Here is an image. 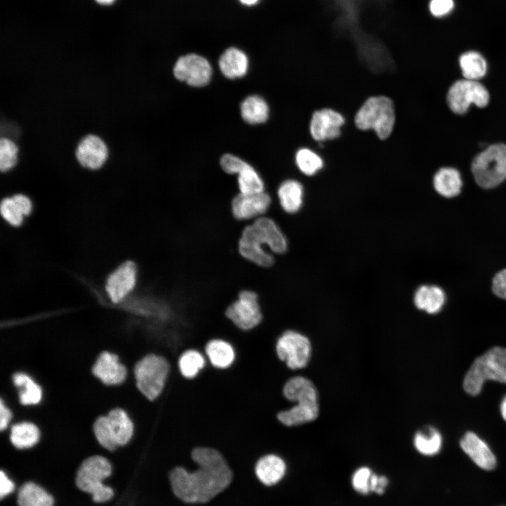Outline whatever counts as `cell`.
<instances>
[{
  "instance_id": "cell-1",
  "label": "cell",
  "mask_w": 506,
  "mask_h": 506,
  "mask_svg": "<svg viewBox=\"0 0 506 506\" xmlns=\"http://www.w3.org/2000/svg\"><path fill=\"white\" fill-rule=\"evenodd\" d=\"M193 470L174 467L169 473L171 490L186 503H205L231 484L233 472L223 454L209 446H197L191 452Z\"/></svg>"
},
{
  "instance_id": "cell-2",
  "label": "cell",
  "mask_w": 506,
  "mask_h": 506,
  "mask_svg": "<svg viewBox=\"0 0 506 506\" xmlns=\"http://www.w3.org/2000/svg\"><path fill=\"white\" fill-rule=\"evenodd\" d=\"M289 240L280 223L265 215L246 223L242 229L238 252L249 263L261 268L274 265L277 256L287 253Z\"/></svg>"
},
{
  "instance_id": "cell-3",
  "label": "cell",
  "mask_w": 506,
  "mask_h": 506,
  "mask_svg": "<svg viewBox=\"0 0 506 506\" xmlns=\"http://www.w3.org/2000/svg\"><path fill=\"white\" fill-rule=\"evenodd\" d=\"M353 122L362 131H373L380 140L389 138L396 123V110L391 98L375 95L367 98L356 110Z\"/></svg>"
},
{
  "instance_id": "cell-4",
  "label": "cell",
  "mask_w": 506,
  "mask_h": 506,
  "mask_svg": "<svg viewBox=\"0 0 506 506\" xmlns=\"http://www.w3.org/2000/svg\"><path fill=\"white\" fill-rule=\"evenodd\" d=\"M486 380L506 384V347L493 346L475 358L464 377L462 387L467 394L476 396Z\"/></svg>"
},
{
  "instance_id": "cell-5",
  "label": "cell",
  "mask_w": 506,
  "mask_h": 506,
  "mask_svg": "<svg viewBox=\"0 0 506 506\" xmlns=\"http://www.w3.org/2000/svg\"><path fill=\"white\" fill-rule=\"evenodd\" d=\"M171 369L166 357L155 353H147L134 365L135 387L145 398L153 401L164 391Z\"/></svg>"
},
{
  "instance_id": "cell-6",
  "label": "cell",
  "mask_w": 506,
  "mask_h": 506,
  "mask_svg": "<svg viewBox=\"0 0 506 506\" xmlns=\"http://www.w3.org/2000/svg\"><path fill=\"white\" fill-rule=\"evenodd\" d=\"M112 465L101 455H93L81 464L76 476V484L83 491L91 495L96 502H104L112 498L113 490L103 481L110 476Z\"/></svg>"
},
{
  "instance_id": "cell-7",
  "label": "cell",
  "mask_w": 506,
  "mask_h": 506,
  "mask_svg": "<svg viewBox=\"0 0 506 506\" xmlns=\"http://www.w3.org/2000/svg\"><path fill=\"white\" fill-rule=\"evenodd\" d=\"M476 183L483 188L498 186L506 179V145H491L478 154L472 163Z\"/></svg>"
},
{
  "instance_id": "cell-8",
  "label": "cell",
  "mask_w": 506,
  "mask_h": 506,
  "mask_svg": "<svg viewBox=\"0 0 506 506\" xmlns=\"http://www.w3.org/2000/svg\"><path fill=\"white\" fill-rule=\"evenodd\" d=\"M311 344L303 333L294 330H285L277 339L275 352L278 359L292 371L304 368L311 356Z\"/></svg>"
},
{
  "instance_id": "cell-9",
  "label": "cell",
  "mask_w": 506,
  "mask_h": 506,
  "mask_svg": "<svg viewBox=\"0 0 506 506\" xmlns=\"http://www.w3.org/2000/svg\"><path fill=\"white\" fill-rule=\"evenodd\" d=\"M226 316L238 329L252 330L263 320V311L258 293L251 289L240 290L235 299L227 306Z\"/></svg>"
},
{
  "instance_id": "cell-10",
  "label": "cell",
  "mask_w": 506,
  "mask_h": 506,
  "mask_svg": "<svg viewBox=\"0 0 506 506\" xmlns=\"http://www.w3.org/2000/svg\"><path fill=\"white\" fill-rule=\"evenodd\" d=\"M489 99V93L481 83L467 79L454 82L447 93L450 109L458 115L465 113L472 103L484 108L488 105Z\"/></svg>"
},
{
  "instance_id": "cell-11",
  "label": "cell",
  "mask_w": 506,
  "mask_h": 506,
  "mask_svg": "<svg viewBox=\"0 0 506 506\" xmlns=\"http://www.w3.org/2000/svg\"><path fill=\"white\" fill-rule=\"evenodd\" d=\"M346 121L345 115L334 108L317 109L313 112L309 120L310 136L316 143L337 140L342 136Z\"/></svg>"
},
{
  "instance_id": "cell-12",
  "label": "cell",
  "mask_w": 506,
  "mask_h": 506,
  "mask_svg": "<svg viewBox=\"0 0 506 506\" xmlns=\"http://www.w3.org/2000/svg\"><path fill=\"white\" fill-rule=\"evenodd\" d=\"M274 200L267 190L254 194L238 193L231 202V212L238 221L247 223L267 215Z\"/></svg>"
},
{
  "instance_id": "cell-13",
  "label": "cell",
  "mask_w": 506,
  "mask_h": 506,
  "mask_svg": "<svg viewBox=\"0 0 506 506\" xmlns=\"http://www.w3.org/2000/svg\"><path fill=\"white\" fill-rule=\"evenodd\" d=\"M173 73L177 79L191 86L202 87L209 82L212 68L203 56L189 53L179 58L174 66Z\"/></svg>"
},
{
  "instance_id": "cell-14",
  "label": "cell",
  "mask_w": 506,
  "mask_h": 506,
  "mask_svg": "<svg viewBox=\"0 0 506 506\" xmlns=\"http://www.w3.org/2000/svg\"><path fill=\"white\" fill-rule=\"evenodd\" d=\"M74 154L80 167L90 171H98L107 162L109 148L100 136L88 134L79 141Z\"/></svg>"
},
{
  "instance_id": "cell-15",
  "label": "cell",
  "mask_w": 506,
  "mask_h": 506,
  "mask_svg": "<svg viewBox=\"0 0 506 506\" xmlns=\"http://www.w3.org/2000/svg\"><path fill=\"white\" fill-rule=\"evenodd\" d=\"M95 377L106 386H117L124 382L127 368L116 353L103 351L97 356L91 368Z\"/></svg>"
},
{
  "instance_id": "cell-16",
  "label": "cell",
  "mask_w": 506,
  "mask_h": 506,
  "mask_svg": "<svg viewBox=\"0 0 506 506\" xmlns=\"http://www.w3.org/2000/svg\"><path fill=\"white\" fill-rule=\"evenodd\" d=\"M136 276V266L131 261L122 264L108 276L105 290L112 301H120L134 288Z\"/></svg>"
},
{
  "instance_id": "cell-17",
  "label": "cell",
  "mask_w": 506,
  "mask_h": 506,
  "mask_svg": "<svg viewBox=\"0 0 506 506\" xmlns=\"http://www.w3.org/2000/svg\"><path fill=\"white\" fill-rule=\"evenodd\" d=\"M460 446L467 455L484 470H492L496 467V458L487 443L472 431L465 433Z\"/></svg>"
},
{
  "instance_id": "cell-18",
  "label": "cell",
  "mask_w": 506,
  "mask_h": 506,
  "mask_svg": "<svg viewBox=\"0 0 506 506\" xmlns=\"http://www.w3.org/2000/svg\"><path fill=\"white\" fill-rule=\"evenodd\" d=\"M304 186L296 179H286L276 189V199L280 209L285 214H294L302 207Z\"/></svg>"
},
{
  "instance_id": "cell-19",
  "label": "cell",
  "mask_w": 506,
  "mask_h": 506,
  "mask_svg": "<svg viewBox=\"0 0 506 506\" xmlns=\"http://www.w3.org/2000/svg\"><path fill=\"white\" fill-rule=\"evenodd\" d=\"M108 429L116 448L127 444L135 433V424L126 411L114 408L106 415Z\"/></svg>"
},
{
  "instance_id": "cell-20",
  "label": "cell",
  "mask_w": 506,
  "mask_h": 506,
  "mask_svg": "<svg viewBox=\"0 0 506 506\" xmlns=\"http://www.w3.org/2000/svg\"><path fill=\"white\" fill-rule=\"evenodd\" d=\"M284 397L292 403H318V391L307 377L295 375L287 379L283 387Z\"/></svg>"
},
{
  "instance_id": "cell-21",
  "label": "cell",
  "mask_w": 506,
  "mask_h": 506,
  "mask_svg": "<svg viewBox=\"0 0 506 506\" xmlns=\"http://www.w3.org/2000/svg\"><path fill=\"white\" fill-rule=\"evenodd\" d=\"M254 470L257 477L263 484L272 486L284 476L286 464L278 454L267 453L257 460Z\"/></svg>"
},
{
  "instance_id": "cell-22",
  "label": "cell",
  "mask_w": 506,
  "mask_h": 506,
  "mask_svg": "<svg viewBox=\"0 0 506 506\" xmlns=\"http://www.w3.org/2000/svg\"><path fill=\"white\" fill-rule=\"evenodd\" d=\"M318 403H293L290 408L280 410L277 418L288 427H297L315 420L319 415Z\"/></svg>"
},
{
  "instance_id": "cell-23",
  "label": "cell",
  "mask_w": 506,
  "mask_h": 506,
  "mask_svg": "<svg viewBox=\"0 0 506 506\" xmlns=\"http://www.w3.org/2000/svg\"><path fill=\"white\" fill-rule=\"evenodd\" d=\"M30 199L23 193H15L4 197L1 202V214L3 218L11 225L20 226L24 216L32 211Z\"/></svg>"
},
{
  "instance_id": "cell-24",
  "label": "cell",
  "mask_w": 506,
  "mask_h": 506,
  "mask_svg": "<svg viewBox=\"0 0 506 506\" xmlns=\"http://www.w3.org/2000/svg\"><path fill=\"white\" fill-rule=\"evenodd\" d=\"M219 67L221 73L226 78L231 79L240 78L247 72L248 57L242 50L235 47H230L221 55Z\"/></svg>"
},
{
  "instance_id": "cell-25",
  "label": "cell",
  "mask_w": 506,
  "mask_h": 506,
  "mask_svg": "<svg viewBox=\"0 0 506 506\" xmlns=\"http://www.w3.org/2000/svg\"><path fill=\"white\" fill-rule=\"evenodd\" d=\"M13 386L18 389V401L22 406H35L43 397L41 387L27 373L16 372L11 377Z\"/></svg>"
},
{
  "instance_id": "cell-26",
  "label": "cell",
  "mask_w": 506,
  "mask_h": 506,
  "mask_svg": "<svg viewBox=\"0 0 506 506\" xmlns=\"http://www.w3.org/2000/svg\"><path fill=\"white\" fill-rule=\"evenodd\" d=\"M204 353L210 364L219 369L231 367L236 357L233 346L229 342L219 338L209 340L205 346Z\"/></svg>"
},
{
  "instance_id": "cell-27",
  "label": "cell",
  "mask_w": 506,
  "mask_h": 506,
  "mask_svg": "<svg viewBox=\"0 0 506 506\" xmlns=\"http://www.w3.org/2000/svg\"><path fill=\"white\" fill-rule=\"evenodd\" d=\"M446 301L443 290L436 285H422L414 294L415 306L429 314L438 313L443 308Z\"/></svg>"
},
{
  "instance_id": "cell-28",
  "label": "cell",
  "mask_w": 506,
  "mask_h": 506,
  "mask_svg": "<svg viewBox=\"0 0 506 506\" xmlns=\"http://www.w3.org/2000/svg\"><path fill=\"white\" fill-rule=\"evenodd\" d=\"M294 163L299 172L306 177L316 176L325 165L323 156L309 146H301L297 149L294 155Z\"/></svg>"
},
{
  "instance_id": "cell-29",
  "label": "cell",
  "mask_w": 506,
  "mask_h": 506,
  "mask_svg": "<svg viewBox=\"0 0 506 506\" xmlns=\"http://www.w3.org/2000/svg\"><path fill=\"white\" fill-rule=\"evenodd\" d=\"M435 190L445 197H453L460 193L462 181L458 170L452 167L439 169L433 177Z\"/></svg>"
},
{
  "instance_id": "cell-30",
  "label": "cell",
  "mask_w": 506,
  "mask_h": 506,
  "mask_svg": "<svg viewBox=\"0 0 506 506\" xmlns=\"http://www.w3.org/2000/svg\"><path fill=\"white\" fill-rule=\"evenodd\" d=\"M39 427L32 422L23 421L11 426L9 439L18 449H27L36 445L40 439Z\"/></svg>"
},
{
  "instance_id": "cell-31",
  "label": "cell",
  "mask_w": 506,
  "mask_h": 506,
  "mask_svg": "<svg viewBox=\"0 0 506 506\" xmlns=\"http://www.w3.org/2000/svg\"><path fill=\"white\" fill-rule=\"evenodd\" d=\"M242 118L251 124H262L269 117V107L261 96L251 95L245 98L240 105Z\"/></svg>"
},
{
  "instance_id": "cell-32",
  "label": "cell",
  "mask_w": 506,
  "mask_h": 506,
  "mask_svg": "<svg viewBox=\"0 0 506 506\" xmlns=\"http://www.w3.org/2000/svg\"><path fill=\"white\" fill-rule=\"evenodd\" d=\"M413 444L420 454L432 456L438 454L441 450L443 438L436 428L429 426L415 433Z\"/></svg>"
},
{
  "instance_id": "cell-33",
  "label": "cell",
  "mask_w": 506,
  "mask_h": 506,
  "mask_svg": "<svg viewBox=\"0 0 506 506\" xmlns=\"http://www.w3.org/2000/svg\"><path fill=\"white\" fill-rule=\"evenodd\" d=\"M53 498L44 488L33 482H27L18 491L19 506H53Z\"/></svg>"
},
{
  "instance_id": "cell-34",
  "label": "cell",
  "mask_w": 506,
  "mask_h": 506,
  "mask_svg": "<svg viewBox=\"0 0 506 506\" xmlns=\"http://www.w3.org/2000/svg\"><path fill=\"white\" fill-rule=\"evenodd\" d=\"M207 363L205 355L195 349H188L180 355L178 368L180 373L187 379L197 377Z\"/></svg>"
},
{
  "instance_id": "cell-35",
  "label": "cell",
  "mask_w": 506,
  "mask_h": 506,
  "mask_svg": "<svg viewBox=\"0 0 506 506\" xmlns=\"http://www.w3.org/2000/svg\"><path fill=\"white\" fill-rule=\"evenodd\" d=\"M459 64L465 79L476 80L484 77L487 72V63L482 55L474 51L462 54Z\"/></svg>"
},
{
  "instance_id": "cell-36",
  "label": "cell",
  "mask_w": 506,
  "mask_h": 506,
  "mask_svg": "<svg viewBox=\"0 0 506 506\" xmlns=\"http://www.w3.org/2000/svg\"><path fill=\"white\" fill-rule=\"evenodd\" d=\"M237 190L242 194L259 193L266 190L265 181L250 164L237 175Z\"/></svg>"
},
{
  "instance_id": "cell-37",
  "label": "cell",
  "mask_w": 506,
  "mask_h": 506,
  "mask_svg": "<svg viewBox=\"0 0 506 506\" xmlns=\"http://www.w3.org/2000/svg\"><path fill=\"white\" fill-rule=\"evenodd\" d=\"M19 146L8 137H0V171L7 173L13 169L19 160Z\"/></svg>"
},
{
  "instance_id": "cell-38",
  "label": "cell",
  "mask_w": 506,
  "mask_h": 506,
  "mask_svg": "<svg viewBox=\"0 0 506 506\" xmlns=\"http://www.w3.org/2000/svg\"><path fill=\"white\" fill-rule=\"evenodd\" d=\"M372 473L366 467L358 469L352 477V485L356 491L361 493H368L370 491V481Z\"/></svg>"
},
{
  "instance_id": "cell-39",
  "label": "cell",
  "mask_w": 506,
  "mask_h": 506,
  "mask_svg": "<svg viewBox=\"0 0 506 506\" xmlns=\"http://www.w3.org/2000/svg\"><path fill=\"white\" fill-rule=\"evenodd\" d=\"M249 164L232 154H225L220 160V165L223 171L230 175H238Z\"/></svg>"
},
{
  "instance_id": "cell-40",
  "label": "cell",
  "mask_w": 506,
  "mask_h": 506,
  "mask_svg": "<svg viewBox=\"0 0 506 506\" xmlns=\"http://www.w3.org/2000/svg\"><path fill=\"white\" fill-rule=\"evenodd\" d=\"M453 0H431L429 10L436 17H441L448 14L453 8Z\"/></svg>"
},
{
  "instance_id": "cell-41",
  "label": "cell",
  "mask_w": 506,
  "mask_h": 506,
  "mask_svg": "<svg viewBox=\"0 0 506 506\" xmlns=\"http://www.w3.org/2000/svg\"><path fill=\"white\" fill-rule=\"evenodd\" d=\"M492 290L497 297L506 299V268L495 275L492 282Z\"/></svg>"
},
{
  "instance_id": "cell-42",
  "label": "cell",
  "mask_w": 506,
  "mask_h": 506,
  "mask_svg": "<svg viewBox=\"0 0 506 506\" xmlns=\"http://www.w3.org/2000/svg\"><path fill=\"white\" fill-rule=\"evenodd\" d=\"M12 411L3 398L0 400V430L1 432L8 428L12 419Z\"/></svg>"
},
{
  "instance_id": "cell-43",
  "label": "cell",
  "mask_w": 506,
  "mask_h": 506,
  "mask_svg": "<svg viewBox=\"0 0 506 506\" xmlns=\"http://www.w3.org/2000/svg\"><path fill=\"white\" fill-rule=\"evenodd\" d=\"M15 489L14 483L7 474L1 471L0 475V496L1 498L11 493Z\"/></svg>"
},
{
  "instance_id": "cell-44",
  "label": "cell",
  "mask_w": 506,
  "mask_h": 506,
  "mask_svg": "<svg viewBox=\"0 0 506 506\" xmlns=\"http://www.w3.org/2000/svg\"><path fill=\"white\" fill-rule=\"evenodd\" d=\"M387 483L388 480L385 476H379L372 474L370 481V491L377 493H382Z\"/></svg>"
},
{
  "instance_id": "cell-45",
  "label": "cell",
  "mask_w": 506,
  "mask_h": 506,
  "mask_svg": "<svg viewBox=\"0 0 506 506\" xmlns=\"http://www.w3.org/2000/svg\"><path fill=\"white\" fill-rule=\"evenodd\" d=\"M500 411L502 417L506 422V394L502 398V401L500 402Z\"/></svg>"
},
{
  "instance_id": "cell-46",
  "label": "cell",
  "mask_w": 506,
  "mask_h": 506,
  "mask_svg": "<svg viewBox=\"0 0 506 506\" xmlns=\"http://www.w3.org/2000/svg\"><path fill=\"white\" fill-rule=\"evenodd\" d=\"M241 4L245 6H253L258 3L259 0H238Z\"/></svg>"
},
{
  "instance_id": "cell-47",
  "label": "cell",
  "mask_w": 506,
  "mask_h": 506,
  "mask_svg": "<svg viewBox=\"0 0 506 506\" xmlns=\"http://www.w3.org/2000/svg\"><path fill=\"white\" fill-rule=\"evenodd\" d=\"M98 3L102 4H111L114 0H96Z\"/></svg>"
}]
</instances>
